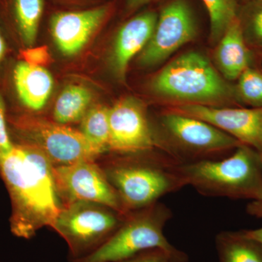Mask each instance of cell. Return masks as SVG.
Returning <instances> with one entry per match:
<instances>
[{
	"instance_id": "cell-1",
	"label": "cell",
	"mask_w": 262,
	"mask_h": 262,
	"mask_svg": "<svg viewBox=\"0 0 262 262\" xmlns=\"http://www.w3.org/2000/svg\"><path fill=\"white\" fill-rule=\"evenodd\" d=\"M0 173L11 201L12 233L30 239L43 227L53 228L63 204L47 158L32 146L14 145L0 158Z\"/></svg>"
},
{
	"instance_id": "cell-2",
	"label": "cell",
	"mask_w": 262,
	"mask_h": 262,
	"mask_svg": "<svg viewBox=\"0 0 262 262\" xmlns=\"http://www.w3.org/2000/svg\"><path fill=\"white\" fill-rule=\"evenodd\" d=\"M111 154L97 162L126 215L187 187L181 164L155 148L131 154Z\"/></svg>"
},
{
	"instance_id": "cell-3",
	"label": "cell",
	"mask_w": 262,
	"mask_h": 262,
	"mask_svg": "<svg viewBox=\"0 0 262 262\" xmlns=\"http://www.w3.org/2000/svg\"><path fill=\"white\" fill-rule=\"evenodd\" d=\"M187 186L204 196L232 200L262 199V160L251 146L241 144L222 159L180 165Z\"/></svg>"
},
{
	"instance_id": "cell-4",
	"label": "cell",
	"mask_w": 262,
	"mask_h": 262,
	"mask_svg": "<svg viewBox=\"0 0 262 262\" xmlns=\"http://www.w3.org/2000/svg\"><path fill=\"white\" fill-rule=\"evenodd\" d=\"M150 87L157 96L182 104L237 103L234 86L198 52L184 53L170 62L152 79Z\"/></svg>"
},
{
	"instance_id": "cell-5",
	"label": "cell",
	"mask_w": 262,
	"mask_h": 262,
	"mask_svg": "<svg viewBox=\"0 0 262 262\" xmlns=\"http://www.w3.org/2000/svg\"><path fill=\"white\" fill-rule=\"evenodd\" d=\"M155 149L181 165L222 159L243 144L207 122L167 112L160 117L159 133H152Z\"/></svg>"
},
{
	"instance_id": "cell-6",
	"label": "cell",
	"mask_w": 262,
	"mask_h": 262,
	"mask_svg": "<svg viewBox=\"0 0 262 262\" xmlns=\"http://www.w3.org/2000/svg\"><path fill=\"white\" fill-rule=\"evenodd\" d=\"M172 217L171 210L160 201L131 211L104 244L87 257L73 262H118L156 248L168 253L172 262H187V253L170 244L164 234Z\"/></svg>"
},
{
	"instance_id": "cell-7",
	"label": "cell",
	"mask_w": 262,
	"mask_h": 262,
	"mask_svg": "<svg viewBox=\"0 0 262 262\" xmlns=\"http://www.w3.org/2000/svg\"><path fill=\"white\" fill-rule=\"evenodd\" d=\"M125 215L101 203L75 201L62 206L53 229L68 245L72 261L92 254L115 234Z\"/></svg>"
},
{
	"instance_id": "cell-8",
	"label": "cell",
	"mask_w": 262,
	"mask_h": 262,
	"mask_svg": "<svg viewBox=\"0 0 262 262\" xmlns=\"http://www.w3.org/2000/svg\"><path fill=\"white\" fill-rule=\"evenodd\" d=\"M15 126L27 139L23 144L38 150L53 166L98 159L80 130L32 117L20 119Z\"/></svg>"
},
{
	"instance_id": "cell-9",
	"label": "cell",
	"mask_w": 262,
	"mask_h": 262,
	"mask_svg": "<svg viewBox=\"0 0 262 262\" xmlns=\"http://www.w3.org/2000/svg\"><path fill=\"white\" fill-rule=\"evenodd\" d=\"M194 13L187 0H168L160 8L154 33L140 56L141 65L153 67L196 36Z\"/></svg>"
},
{
	"instance_id": "cell-10",
	"label": "cell",
	"mask_w": 262,
	"mask_h": 262,
	"mask_svg": "<svg viewBox=\"0 0 262 262\" xmlns=\"http://www.w3.org/2000/svg\"><path fill=\"white\" fill-rule=\"evenodd\" d=\"M53 177L62 204L75 201L101 203L126 215L116 191L97 160H87L53 166Z\"/></svg>"
},
{
	"instance_id": "cell-11",
	"label": "cell",
	"mask_w": 262,
	"mask_h": 262,
	"mask_svg": "<svg viewBox=\"0 0 262 262\" xmlns=\"http://www.w3.org/2000/svg\"><path fill=\"white\" fill-rule=\"evenodd\" d=\"M110 127L108 152L131 154L155 149L146 108L135 98L120 100L110 108Z\"/></svg>"
},
{
	"instance_id": "cell-12",
	"label": "cell",
	"mask_w": 262,
	"mask_h": 262,
	"mask_svg": "<svg viewBox=\"0 0 262 262\" xmlns=\"http://www.w3.org/2000/svg\"><path fill=\"white\" fill-rule=\"evenodd\" d=\"M172 110L207 122L261 154L262 108L181 104Z\"/></svg>"
},
{
	"instance_id": "cell-13",
	"label": "cell",
	"mask_w": 262,
	"mask_h": 262,
	"mask_svg": "<svg viewBox=\"0 0 262 262\" xmlns=\"http://www.w3.org/2000/svg\"><path fill=\"white\" fill-rule=\"evenodd\" d=\"M115 10L114 1L82 10H57L50 14V32L65 55L78 53L90 37L107 21Z\"/></svg>"
},
{
	"instance_id": "cell-14",
	"label": "cell",
	"mask_w": 262,
	"mask_h": 262,
	"mask_svg": "<svg viewBox=\"0 0 262 262\" xmlns=\"http://www.w3.org/2000/svg\"><path fill=\"white\" fill-rule=\"evenodd\" d=\"M158 16L155 10H145L128 19L119 29L114 46L113 66L120 78L125 77L130 60L149 42Z\"/></svg>"
},
{
	"instance_id": "cell-15",
	"label": "cell",
	"mask_w": 262,
	"mask_h": 262,
	"mask_svg": "<svg viewBox=\"0 0 262 262\" xmlns=\"http://www.w3.org/2000/svg\"><path fill=\"white\" fill-rule=\"evenodd\" d=\"M214 58L224 78L235 80L249 67H255L256 51L245 40L242 29L235 19L219 41Z\"/></svg>"
},
{
	"instance_id": "cell-16",
	"label": "cell",
	"mask_w": 262,
	"mask_h": 262,
	"mask_svg": "<svg viewBox=\"0 0 262 262\" xmlns=\"http://www.w3.org/2000/svg\"><path fill=\"white\" fill-rule=\"evenodd\" d=\"M15 89L20 101L32 111H40L53 89L51 74L43 67L21 61L14 70Z\"/></svg>"
},
{
	"instance_id": "cell-17",
	"label": "cell",
	"mask_w": 262,
	"mask_h": 262,
	"mask_svg": "<svg viewBox=\"0 0 262 262\" xmlns=\"http://www.w3.org/2000/svg\"><path fill=\"white\" fill-rule=\"evenodd\" d=\"M45 9L46 0H0V17L13 24L28 45L37 37Z\"/></svg>"
},
{
	"instance_id": "cell-18",
	"label": "cell",
	"mask_w": 262,
	"mask_h": 262,
	"mask_svg": "<svg viewBox=\"0 0 262 262\" xmlns=\"http://www.w3.org/2000/svg\"><path fill=\"white\" fill-rule=\"evenodd\" d=\"M219 262H262V244L244 230L220 232L215 237Z\"/></svg>"
},
{
	"instance_id": "cell-19",
	"label": "cell",
	"mask_w": 262,
	"mask_h": 262,
	"mask_svg": "<svg viewBox=\"0 0 262 262\" xmlns=\"http://www.w3.org/2000/svg\"><path fill=\"white\" fill-rule=\"evenodd\" d=\"M81 134L98 158L108 152L110 108L99 106L88 110L81 120Z\"/></svg>"
},
{
	"instance_id": "cell-20",
	"label": "cell",
	"mask_w": 262,
	"mask_h": 262,
	"mask_svg": "<svg viewBox=\"0 0 262 262\" xmlns=\"http://www.w3.org/2000/svg\"><path fill=\"white\" fill-rule=\"evenodd\" d=\"M91 101V93L85 88L76 84L68 86L63 90L55 104V122L67 125L82 120L88 112Z\"/></svg>"
},
{
	"instance_id": "cell-21",
	"label": "cell",
	"mask_w": 262,
	"mask_h": 262,
	"mask_svg": "<svg viewBox=\"0 0 262 262\" xmlns=\"http://www.w3.org/2000/svg\"><path fill=\"white\" fill-rule=\"evenodd\" d=\"M210 18L211 42L218 43L231 24L237 18L239 0H202Z\"/></svg>"
},
{
	"instance_id": "cell-22",
	"label": "cell",
	"mask_w": 262,
	"mask_h": 262,
	"mask_svg": "<svg viewBox=\"0 0 262 262\" xmlns=\"http://www.w3.org/2000/svg\"><path fill=\"white\" fill-rule=\"evenodd\" d=\"M237 19L248 46L262 52V0H248L239 5Z\"/></svg>"
},
{
	"instance_id": "cell-23",
	"label": "cell",
	"mask_w": 262,
	"mask_h": 262,
	"mask_svg": "<svg viewBox=\"0 0 262 262\" xmlns=\"http://www.w3.org/2000/svg\"><path fill=\"white\" fill-rule=\"evenodd\" d=\"M237 103L251 108H262V70L249 67L237 79L234 86Z\"/></svg>"
},
{
	"instance_id": "cell-24",
	"label": "cell",
	"mask_w": 262,
	"mask_h": 262,
	"mask_svg": "<svg viewBox=\"0 0 262 262\" xmlns=\"http://www.w3.org/2000/svg\"><path fill=\"white\" fill-rule=\"evenodd\" d=\"M20 56L24 62L33 66L42 67L51 61L47 46L28 48L20 52Z\"/></svg>"
},
{
	"instance_id": "cell-25",
	"label": "cell",
	"mask_w": 262,
	"mask_h": 262,
	"mask_svg": "<svg viewBox=\"0 0 262 262\" xmlns=\"http://www.w3.org/2000/svg\"><path fill=\"white\" fill-rule=\"evenodd\" d=\"M118 262H172L170 256L162 249H150Z\"/></svg>"
},
{
	"instance_id": "cell-26",
	"label": "cell",
	"mask_w": 262,
	"mask_h": 262,
	"mask_svg": "<svg viewBox=\"0 0 262 262\" xmlns=\"http://www.w3.org/2000/svg\"><path fill=\"white\" fill-rule=\"evenodd\" d=\"M13 146L7 127L4 103L0 96V158L10 153Z\"/></svg>"
},
{
	"instance_id": "cell-27",
	"label": "cell",
	"mask_w": 262,
	"mask_h": 262,
	"mask_svg": "<svg viewBox=\"0 0 262 262\" xmlns=\"http://www.w3.org/2000/svg\"><path fill=\"white\" fill-rule=\"evenodd\" d=\"M154 1L156 0H124V12L127 15L132 14L144 5Z\"/></svg>"
},
{
	"instance_id": "cell-28",
	"label": "cell",
	"mask_w": 262,
	"mask_h": 262,
	"mask_svg": "<svg viewBox=\"0 0 262 262\" xmlns=\"http://www.w3.org/2000/svg\"><path fill=\"white\" fill-rule=\"evenodd\" d=\"M246 211L251 216L262 220V199L251 201L246 207Z\"/></svg>"
},
{
	"instance_id": "cell-29",
	"label": "cell",
	"mask_w": 262,
	"mask_h": 262,
	"mask_svg": "<svg viewBox=\"0 0 262 262\" xmlns=\"http://www.w3.org/2000/svg\"><path fill=\"white\" fill-rule=\"evenodd\" d=\"M244 233L251 238L256 239L262 244V227L261 228L256 229H249V230H244Z\"/></svg>"
},
{
	"instance_id": "cell-30",
	"label": "cell",
	"mask_w": 262,
	"mask_h": 262,
	"mask_svg": "<svg viewBox=\"0 0 262 262\" xmlns=\"http://www.w3.org/2000/svg\"><path fill=\"white\" fill-rule=\"evenodd\" d=\"M5 49L4 41H3V36H2L1 32H0V61H1L3 55H4Z\"/></svg>"
},
{
	"instance_id": "cell-31",
	"label": "cell",
	"mask_w": 262,
	"mask_h": 262,
	"mask_svg": "<svg viewBox=\"0 0 262 262\" xmlns=\"http://www.w3.org/2000/svg\"><path fill=\"white\" fill-rule=\"evenodd\" d=\"M59 1H62V2H69V3H80V2H81V3H82V2H84V1H90V0H59Z\"/></svg>"
},
{
	"instance_id": "cell-32",
	"label": "cell",
	"mask_w": 262,
	"mask_h": 262,
	"mask_svg": "<svg viewBox=\"0 0 262 262\" xmlns=\"http://www.w3.org/2000/svg\"><path fill=\"white\" fill-rule=\"evenodd\" d=\"M239 1L241 4H243V3H246V2L248 1V0H239Z\"/></svg>"
},
{
	"instance_id": "cell-33",
	"label": "cell",
	"mask_w": 262,
	"mask_h": 262,
	"mask_svg": "<svg viewBox=\"0 0 262 262\" xmlns=\"http://www.w3.org/2000/svg\"><path fill=\"white\" fill-rule=\"evenodd\" d=\"M260 155H261V160H262V151H261V154H260Z\"/></svg>"
}]
</instances>
